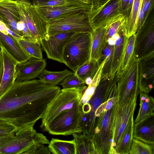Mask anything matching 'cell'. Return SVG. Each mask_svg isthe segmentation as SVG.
Wrapping results in <instances>:
<instances>
[{
	"label": "cell",
	"instance_id": "cell-1",
	"mask_svg": "<svg viewBox=\"0 0 154 154\" xmlns=\"http://www.w3.org/2000/svg\"><path fill=\"white\" fill-rule=\"evenodd\" d=\"M60 91L56 85L39 79L16 81L0 97V118L17 128L35 123Z\"/></svg>",
	"mask_w": 154,
	"mask_h": 154
},
{
	"label": "cell",
	"instance_id": "cell-2",
	"mask_svg": "<svg viewBox=\"0 0 154 154\" xmlns=\"http://www.w3.org/2000/svg\"><path fill=\"white\" fill-rule=\"evenodd\" d=\"M91 33H77L65 45L63 63L75 72L81 65L89 61L91 47Z\"/></svg>",
	"mask_w": 154,
	"mask_h": 154
},
{
	"label": "cell",
	"instance_id": "cell-3",
	"mask_svg": "<svg viewBox=\"0 0 154 154\" xmlns=\"http://www.w3.org/2000/svg\"><path fill=\"white\" fill-rule=\"evenodd\" d=\"M32 123L0 137V154H29L36 140Z\"/></svg>",
	"mask_w": 154,
	"mask_h": 154
},
{
	"label": "cell",
	"instance_id": "cell-4",
	"mask_svg": "<svg viewBox=\"0 0 154 154\" xmlns=\"http://www.w3.org/2000/svg\"><path fill=\"white\" fill-rule=\"evenodd\" d=\"M80 100L72 108L59 115L43 130L54 135L67 136L82 132L79 127L82 113Z\"/></svg>",
	"mask_w": 154,
	"mask_h": 154
},
{
	"label": "cell",
	"instance_id": "cell-5",
	"mask_svg": "<svg viewBox=\"0 0 154 154\" xmlns=\"http://www.w3.org/2000/svg\"><path fill=\"white\" fill-rule=\"evenodd\" d=\"M87 86L81 88L63 89L48 107L42 119L40 127L43 129L63 112L72 108L80 100Z\"/></svg>",
	"mask_w": 154,
	"mask_h": 154
},
{
	"label": "cell",
	"instance_id": "cell-6",
	"mask_svg": "<svg viewBox=\"0 0 154 154\" xmlns=\"http://www.w3.org/2000/svg\"><path fill=\"white\" fill-rule=\"evenodd\" d=\"M88 14L75 12L49 20L47 22L48 35L60 32L91 33L93 29Z\"/></svg>",
	"mask_w": 154,
	"mask_h": 154
},
{
	"label": "cell",
	"instance_id": "cell-7",
	"mask_svg": "<svg viewBox=\"0 0 154 154\" xmlns=\"http://www.w3.org/2000/svg\"><path fill=\"white\" fill-rule=\"evenodd\" d=\"M139 61L134 55L126 68L118 76L116 104L119 105L138 96L139 93Z\"/></svg>",
	"mask_w": 154,
	"mask_h": 154
},
{
	"label": "cell",
	"instance_id": "cell-8",
	"mask_svg": "<svg viewBox=\"0 0 154 154\" xmlns=\"http://www.w3.org/2000/svg\"><path fill=\"white\" fill-rule=\"evenodd\" d=\"M137 97H135L129 100L122 105H119L116 103L112 107V146L115 150L131 119L133 117Z\"/></svg>",
	"mask_w": 154,
	"mask_h": 154
},
{
	"label": "cell",
	"instance_id": "cell-9",
	"mask_svg": "<svg viewBox=\"0 0 154 154\" xmlns=\"http://www.w3.org/2000/svg\"><path fill=\"white\" fill-rule=\"evenodd\" d=\"M112 109L103 112L97 118L93 140L97 154H115L112 146Z\"/></svg>",
	"mask_w": 154,
	"mask_h": 154
},
{
	"label": "cell",
	"instance_id": "cell-10",
	"mask_svg": "<svg viewBox=\"0 0 154 154\" xmlns=\"http://www.w3.org/2000/svg\"><path fill=\"white\" fill-rule=\"evenodd\" d=\"M17 3L24 15L28 28L37 43L41 45V40L48 35L47 23L45 21L32 5L26 0H18Z\"/></svg>",
	"mask_w": 154,
	"mask_h": 154
},
{
	"label": "cell",
	"instance_id": "cell-11",
	"mask_svg": "<svg viewBox=\"0 0 154 154\" xmlns=\"http://www.w3.org/2000/svg\"><path fill=\"white\" fill-rule=\"evenodd\" d=\"M76 33L60 32L47 35L41 40V44L48 58L63 63V53L64 47L69 39Z\"/></svg>",
	"mask_w": 154,
	"mask_h": 154
},
{
	"label": "cell",
	"instance_id": "cell-12",
	"mask_svg": "<svg viewBox=\"0 0 154 154\" xmlns=\"http://www.w3.org/2000/svg\"><path fill=\"white\" fill-rule=\"evenodd\" d=\"M34 8L42 18L47 23L51 20L75 12L89 14L92 11V6L91 4L67 3L55 6Z\"/></svg>",
	"mask_w": 154,
	"mask_h": 154
},
{
	"label": "cell",
	"instance_id": "cell-13",
	"mask_svg": "<svg viewBox=\"0 0 154 154\" xmlns=\"http://www.w3.org/2000/svg\"><path fill=\"white\" fill-rule=\"evenodd\" d=\"M136 34L134 57L140 60L154 54V32L152 26L141 27Z\"/></svg>",
	"mask_w": 154,
	"mask_h": 154
},
{
	"label": "cell",
	"instance_id": "cell-14",
	"mask_svg": "<svg viewBox=\"0 0 154 154\" xmlns=\"http://www.w3.org/2000/svg\"><path fill=\"white\" fill-rule=\"evenodd\" d=\"M0 19L9 29L17 35L23 37V34L19 31L17 28L23 22L21 20L17 2L0 0Z\"/></svg>",
	"mask_w": 154,
	"mask_h": 154
},
{
	"label": "cell",
	"instance_id": "cell-15",
	"mask_svg": "<svg viewBox=\"0 0 154 154\" xmlns=\"http://www.w3.org/2000/svg\"><path fill=\"white\" fill-rule=\"evenodd\" d=\"M46 59L31 57L26 61L18 63L16 67V81L22 82L32 80L45 69Z\"/></svg>",
	"mask_w": 154,
	"mask_h": 154
},
{
	"label": "cell",
	"instance_id": "cell-16",
	"mask_svg": "<svg viewBox=\"0 0 154 154\" xmlns=\"http://www.w3.org/2000/svg\"><path fill=\"white\" fill-rule=\"evenodd\" d=\"M154 85V54L139 60V92L149 94L153 89Z\"/></svg>",
	"mask_w": 154,
	"mask_h": 154
},
{
	"label": "cell",
	"instance_id": "cell-17",
	"mask_svg": "<svg viewBox=\"0 0 154 154\" xmlns=\"http://www.w3.org/2000/svg\"><path fill=\"white\" fill-rule=\"evenodd\" d=\"M3 64L2 76L0 81V97L13 85L16 80V67L18 63L2 46Z\"/></svg>",
	"mask_w": 154,
	"mask_h": 154
},
{
	"label": "cell",
	"instance_id": "cell-18",
	"mask_svg": "<svg viewBox=\"0 0 154 154\" xmlns=\"http://www.w3.org/2000/svg\"><path fill=\"white\" fill-rule=\"evenodd\" d=\"M0 43L18 63L25 62L31 57L22 48L18 42L9 35L0 32Z\"/></svg>",
	"mask_w": 154,
	"mask_h": 154
},
{
	"label": "cell",
	"instance_id": "cell-19",
	"mask_svg": "<svg viewBox=\"0 0 154 154\" xmlns=\"http://www.w3.org/2000/svg\"><path fill=\"white\" fill-rule=\"evenodd\" d=\"M106 25L93 30L91 33V47L90 60L97 61L106 44Z\"/></svg>",
	"mask_w": 154,
	"mask_h": 154
},
{
	"label": "cell",
	"instance_id": "cell-20",
	"mask_svg": "<svg viewBox=\"0 0 154 154\" xmlns=\"http://www.w3.org/2000/svg\"><path fill=\"white\" fill-rule=\"evenodd\" d=\"M133 137L154 143V115L134 125Z\"/></svg>",
	"mask_w": 154,
	"mask_h": 154
},
{
	"label": "cell",
	"instance_id": "cell-21",
	"mask_svg": "<svg viewBox=\"0 0 154 154\" xmlns=\"http://www.w3.org/2000/svg\"><path fill=\"white\" fill-rule=\"evenodd\" d=\"M140 107L138 114L134 121L138 124L154 115V99L148 94L140 92Z\"/></svg>",
	"mask_w": 154,
	"mask_h": 154
},
{
	"label": "cell",
	"instance_id": "cell-22",
	"mask_svg": "<svg viewBox=\"0 0 154 154\" xmlns=\"http://www.w3.org/2000/svg\"><path fill=\"white\" fill-rule=\"evenodd\" d=\"M72 134L76 147V154H97L92 137L84 132Z\"/></svg>",
	"mask_w": 154,
	"mask_h": 154
},
{
	"label": "cell",
	"instance_id": "cell-23",
	"mask_svg": "<svg viewBox=\"0 0 154 154\" xmlns=\"http://www.w3.org/2000/svg\"><path fill=\"white\" fill-rule=\"evenodd\" d=\"M141 0H134L130 14L122 26L126 37L136 34L138 29V13Z\"/></svg>",
	"mask_w": 154,
	"mask_h": 154
},
{
	"label": "cell",
	"instance_id": "cell-24",
	"mask_svg": "<svg viewBox=\"0 0 154 154\" xmlns=\"http://www.w3.org/2000/svg\"><path fill=\"white\" fill-rule=\"evenodd\" d=\"M122 27L118 32L117 36L114 45L111 75H114L117 72L123 55L127 37Z\"/></svg>",
	"mask_w": 154,
	"mask_h": 154
},
{
	"label": "cell",
	"instance_id": "cell-25",
	"mask_svg": "<svg viewBox=\"0 0 154 154\" xmlns=\"http://www.w3.org/2000/svg\"><path fill=\"white\" fill-rule=\"evenodd\" d=\"M115 42V40L113 39H109L106 41V45L102 54L97 61L100 66L105 60V62L102 70L100 79L111 75L113 52Z\"/></svg>",
	"mask_w": 154,
	"mask_h": 154
},
{
	"label": "cell",
	"instance_id": "cell-26",
	"mask_svg": "<svg viewBox=\"0 0 154 154\" xmlns=\"http://www.w3.org/2000/svg\"><path fill=\"white\" fill-rule=\"evenodd\" d=\"M48 145L49 149L52 154H76V145L73 140H65L52 138Z\"/></svg>",
	"mask_w": 154,
	"mask_h": 154
},
{
	"label": "cell",
	"instance_id": "cell-27",
	"mask_svg": "<svg viewBox=\"0 0 154 154\" xmlns=\"http://www.w3.org/2000/svg\"><path fill=\"white\" fill-rule=\"evenodd\" d=\"M100 66L97 61L90 60L80 66L74 73L85 82V84L89 85L92 82Z\"/></svg>",
	"mask_w": 154,
	"mask_h": 154
},
{
	"label": "cell",
	"instance_id": "cell-28",
	"mask_svg": "<svg viewBox=\"0 0 154 154\" xmlns=\"http://www.w3.org/2000/svg\"><path fill=\"white\" fill-rule=\"evenodd\" d=\"M135 39L136 34L126 37L120 65L117 72L118 76L126 68L134 55Z\"/></svg>",
	"mask_w": 154,
	"mask_h": 154
},
{
	"label": "cell",
	"instance_id": "cell-29",
	"mask_svg": "<svg viewBox=\"0 0 154 154\" xmlns=\"http://www.w3.org/2000/svg\"><path fill=\"white\" fill-rule=\"evenodd\" d=\"M134 118L126 128L121 140L115 148L116 154H129L133 138Z\"/></svg>",
	"mask_w": 154,
	"mask_h": 154
},
{
	"label": "cell",
	"instance_id": "cell-30",
	"mask_svg": "<svg viewBox=\"0 0 154 154\" xmlns=\"http://www.w3.org/2000/svg\"><path fill=\"white\" fill-rule=\"evenodd\" d=\"M73 73L67 69L60 71H49L45 69L38 77L43 82L57 85L66 77Z\"/></svg>",
	"mask_w": 154,
	"mask_h": 154
},
{
	"label": "cell",
	"instance_id": "cell-31",
	"mask_svg": "<svg viewBox=\"0 0 154 154\" xmlns=\"http://www.w3.org/2000/svg\"><path fill=\"white\" fill-rule=\"evenodd\" d=\"M154 144L133 137L129 154H154Z\"/></svg>",
	"mask_w": 154,
	"mask_h": 154
},
{
	"label": "cell",
	"instance_id": "cell-32",
	"mask_svg": "<svg viewBox=\"0 0 154 154\" xmlns=\"http://www.w3.org/2000/svg\"><path fill=\"white\" fill-rule=\"evenodd\" d=\"M20 45L31 57L43 58L41 45L24 38L18 41Z\"/></svg>",
	"mask_w": 154,
	"mask_h": 154
},
{
	"label": "cell",
	"instance_id": "cell-33",
	"mask_svg": "<svg viewBox=\"0 0 154 154\" xmlns=\"http://www.w3.org/2000/svg\"><path fill=\"white\" fill-rule=\"evenodd\" d=\"M105 62V60L100 66L92 82L88 85L83 93L80 100L82 104L88 103L93 95L100 80L102 69Z\"/></svg>",
	"mask_w": 154,
	"mask_h": 154
},
{
	"label": "cell",
	"instance_id": "cell-34",
	"mask_svg": "<svg viewBox=\"0 0 154 154\" xmlns=\"http://www.w3.org/2000/svg\"><path fill=\"white\" fill-rule=\"evenodd\" d=\"M85 84V82L79 78L74 72L66 77L60 84L64 89L73 88H79Z\"/></svg>",
	"mask_w": 154,
	"mask_h": 154
},
{
	"label": "cell",
	"instance_id": "cell-35",
	"mask_svg": "<svg viewBox=\"0 0 154 154\" xmlns=\"http://www.w3.org/2000/svg\"><path fill=\"white\" fill-rule=\"evenodd\" d=\"M117 96H114L102 103L95 111V114L96 118L103 112L111 109L117 103Z\"/></svg>",
	"mask_w": 154,
	"mask_h": 154
},
{
	"label": "cell",
	"instance_id": "cell-36",
	"mask_svg": "<svg viewBox=\"0 0 154 154\" xmlns=\"http://www.w3.org/2000/svg\"><path fill=\"white\" fill-rule=\"evenodd\" d=\"M17 129L12 124L0 118V137L10 134Z\"/></svg>",
	"mask_w": 154,
	"mask_h": 154
},
{
	"label": "cell",
	"instance_id": "cell-37",
	"mask_svg": "<svg viewBox=\"0 0 154 154\" xmlns=\"http://www.w3.org/2000/svg\"><path fill=\"white\" fill-rule=\"evenodd\" d=\"M67 3H69L64 0H50L45 2L37 3L32 5L34 7H48L59 6Z\"/></svg>",
	"mask_w": 154,
	"mask_h": 154
},
{
	"label": "cell",
	"instance_id": "cell-38",
	"mask_svg": "<svg viewBox=\"0 0 154 154\" xmlns=\"http://www.w3.org/2000/svg\"><path fill=\"white\" fill-rule=\"evenodd\" d=\"M66 2L78 4H91V0H64Z\"/></svg>",
	"mask_w": 154,
	"mask_h": 154
},
{
	"label": "cell",
	"instance_id": "cell-39",
	"mask_svg": "<svg viewBox=\"0 0 154 154\" xmlns=\"http://www.w3.org/2000/svg\"><path fill=\"white\" fill-rule=\"evenodd\" d=\"M151 2V0H143V8L144 12V15H146L150 7Z\"/></svg>",
	"mask_w": 154,
	"mask_h": 154
},
{
	"label": "cell",
	"instance_id": "cell-40",
	"mask_svg": "<svg viewBox=\"0 0 154 154\" xmlns=\"http://www.w3.org/2000/svg\"><path fill=\"white\" fill-rule=\"evenodd\" d=\"M82 109L83 112L88 113L91 110V107L89 103H87L82 104Z\"/></svg>",
	"mask_w": 154,
	"mask_h": 154
},
{
	"label": "cell",
	"instance_id": "cell-41",
	"mask_svg": "<svg viewBox=\"0 0 154 154\" xmlns=\"http://www.w3.org/2000/svg\"><path fill=\"white\" fill-rule=\"evenodd\" d=\"M2 45L0 43V81L1 79L3 70V64L1 51Z\"/></svg>",
	"mask_w": 154,
	"mask_h": 154
},
{
	"label": "cell",
	"instance_id": "cell-42",
	"mask_svg": "<svg viewBox=\"0 0 154 154\" xmlns=\"http://www.w3.org/2000/svg\"><path fill=\"white\" fill-rule=\"evenodd\" d=\"M32 5L33 4L37 3L45 2L49 1L50 0H26Z\"/></svg>",
	"mask_w": 154,
	"mask_h": 154
},
{
	"label": "cell",
	"instance_id": "cell-43",
	"mask_svg": "<svg viewBox=\"0 0 154 154\" xmlns=\"http://www.w3.org/2000/svg\"><path fill=\"white\" fill-rule=\"evenodd\" d=\"M129 0H121V5L124 9H125L128 6Z\"/></svg>",
	"mask_w": 154,
	"mask_h": 154
},
{
	"label": "cell",
	"instance_id": "cell-44",
	"mask_svg": "<svg viewBox=\"0 0 154 154\" xmlns=\"http://www.w3.org/2000/svg\"><path fill=\"white\" fill-rule=\"evenodd\" d=\"M134 0H129L128 3V7L129 8L131 7L132 5Z\"/></svg>",
	"mask_w": 154,
	"mask_h": 154
},
{
	"label": "cell",
	"instance_id": "cell-45",
	"mask_svg": "<svg viewBox=\"0 0 154 154\" xmlns=\"http://www.w3.org/2000/svg\"><path fill=\"white\" fill-rule=\"evenodd\" d=\"M9 0L12 1H15V2H17V1L18 0Z\"/></svg>",
	"mask_w": 154,
	"mask_h": 154
}]
</instances>
